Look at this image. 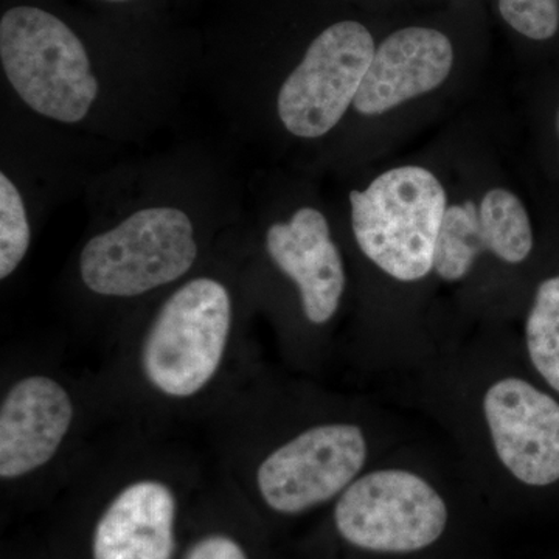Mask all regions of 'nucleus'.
Returning <instances> with one entry per match:
<instances>
[{
    "mask_svg": "<svg viewBox=\"0 0 559 559\" xmlns=\"http://www.w3.org/2000/svg\"><path fill=\"white\" fill-rule=\"evenodd\" d=\"M558 130H559V117H558Z\"/></svg>",
    "mask_w": 559,
    "mask_h": 559,
    "instance_id": "obj_20",
    "label": "nucleus"
},
{
    "mask_svg": "<svg viewBox=\"0 0 559 559\" xmlns=\"http://www.w3.org/2000/svg\"><path fill=\"white\" fill-rule=\"evenodd\" d=\"M272 266L296 286L301 312L312 325H325L340 311L347 275L325 213L312 205L270 221L261 235Z\"/></svg>",
    "mask_w": 559,
    "mask_h": 559,
    "instance_id": "obj_9",
    "label": "nucleus"
},
{
    "mask_svg": "<svg viewBox=\"0 0 559 559\" xmlns=\"http://www.w3.org/2000/svg\"><path fill=\"white\" fill-rule=\"evenodd\" d=\"M182 559H250L241 540L224 532L200 536L183 554Z\"/></svg>",
    "mask_w": 559,
    "mask_h": 559,
    "instance_id": "obj_18",
    "label": "nucleus"
},
{
    "mask_svg": "<svg viewBox=\"0 0 559 559\" xmlns=\"http://www.w3.org/2000/svg\"><path fill=\"white\" fill-rule=\"evenodd\" d=\"M485 423L496 455L528 487L559 480V403L516 377L500 378L484 395Z\"/></svg>",
    "mask_w": 559,
    "mask_h": 559,
    "instance_id": "obj_8",
    "label": "nucleus"
},
{
    "mask_svg": "<svg viewBox=\"0 0 559 559\" xmlns=\"http://www.w3.org/2000/svg\"><path fill=\"white\" fill-rule=\"evenodd\" d=\"M454 62L451 40L432 28L411 27L390 35L373 60L353 108L360 116H380L401 103L437 90Z\"/></svg>",
    "mask_w": 559,
    "mask_h": 559,
    "instance_id": "obj_12",
    "label": "nucleus"
},
{
    "mask_svg": "<svg viewBox=\"0 0 559 559\" xmlns=\"http://www.w3.org/2000/svg\"><path fill=\"white\" fill-rule=\"evenodd\" d=\"M488 252L481 231L479 207L463 202L447 209L433 253V272L447 282L468 275L480 253Z\"/></svg>",
    "mask_w": 559,
    "mask_h": 559,
    "instance_id": "obj_14",
    "label": "nucleus"
},
{
    "mask_svg": "<svg viewBox=\"0 0 559 559\" xmlns=\"http://www.w3.org/2000/svg\"><path fill=\"white\" fill-rule=\"evenodd\" d=\"M193 61L156 16L84 13L61 0H3L0 10L9 97L69 134L142 138L175 108Z\"/></svg>",
    "mask_w": 559,
    "mask_h": 559,
    "instance_id": "obj_1",
    "label": "nucleus"
},
{
    "mask_svg": "<svg viewBox=\"0 0 559 559\" xmlns=\"http://www.w3.org/2000/svg\"><path fill=\"white\" fill-rule=\"evenodd\" d=\"M179 500L156 477H142L114 495L95 522L92 559H175Z\"/></svg>",
    "mask_w": 559,
    "mask_h": 559,
    "instance_id": "obj_11",
    "label": "nucleus"
},
{
    "mask_svg": "<svg viewBox=\"0 0 559 559\" xmlns=\"http://www.w3.org/2000/svg\"><path fill=\"white\" fill-rule=\"evenodd\" d=\"M235 319V294L218 274L190 275L156 308L140 348L151 388L167 399L197 396L215 380Z\"/></svg>",
    "mask_w": 559,
    "mask_h": 559,
    "instance_id": "obj_3",
    "label": "nucleus"
},
{
    "mask_svg": "<svg viewBox=\"0 0 559 559\" xmlns=\"http://www.w3.org/2000/svg\"><path fill=\"white\" fill-rule=\"evenodd\" d=\"M533 367L559 392V275L540 283L525 323Z\"/></svg>",
    "mask_w": 559,
    "mask_h": 559,
    "instance_id": "obj_15",
    "label": "nucleus"
},
{
    "mask_svg": "<svg viewBox=\"0 0 559 559\" xmlns=\"http://www.w3.org/2000/svg\"><path fill=\"white\" fill-rule=\"evenodd\" d=\"M450 521L439 489L409 469L360 474L336 499L333 524L353 549L411 555L439 543Z\"/></svg>",
    "mask_w": 559,
    "mask_h": 559,
    "instance_id": "obj_5",
    "label": "nucleus"
},
{
    "mask_svg": "<svg viewBox=\"0 0 559 559\" xmlns=\"http://www.w3.org/2000/svg\"><path fill=\"white\" fill-rule=\"evenodd\" d=\"M91 190L94 218L75 267L81 288L97 299L175 288L200 266L213 235L245 215L229 162L198 146L121 165Z\"/></svg>",
    "mask_w": 559,
    "mask_h": 559,
    "instance_id": "obj_2",
    "label": "nucleus"
},
{
    "mask_svg": "<svg viewBox=\"0 0 559 559\" xmlns=\"http://www.w3.org/2000/svg\"><path fill=\"white\" fill-rule=\"evenodd\" d=\"M352 229L364 255L400 282L433 271V253L447 213L440 180L421 167L378 176L366 190L349 191Z\"/></svg>",
    "mask_w": 559,
    "mask_h": 559,
    "instance_id": "obj_4",
    "label": "nucleus"
},
{
    "mask_svg": "<svg viewBox=\"0 0 559 559\" xmlns=\"http://www.w3.org/2000/svg\"><path fill=\"white\" fill-rule=\"evenodd\" d=\"M94 10L121 16L153 17V9L159 0H84Z\"/></svg>",
    "mask_w": 559,
    "mask_h": 559,
    "instance_id": "obj_19",
    "label": "nucleus"
},
{
    "mask_svg": "<svg viewBox=\"0 0 559 559\" xmlns=\"http://www.w3.org/2000/svg\"><path fill=\"white\" fill-rule=\"evenodd\" d=\"M374 40L358 21H337L312 38L280 81L274 110L286 134L329 135L352 108L373 60Z\"/></svg>",
    "mask_w": 559,
    "mask_h": 559,
    "instance_id": "obj_6",
    "label": "nucleus"
},
{
    "mask_svg": "<svg viewBox=\"0 0 559 559\" xmlns=\"http://www.w3.org/2000/svg\"><path fill=\"white\" fill-rule=\"evenodd\" d=\"M481 231L488 252L506 263H522L533 249V230L528 213L516 194L495 189L479 205Z\"/></svg>",
    "mask_w": 559,
    "mask_h": 559,
    "instance_id": "obj_13",
    "label": "nucleus"
},
{
    "mask_svg": "<svg viewBox=\"0 0 559 559\" xmlns=\"http://www.w3.org/2000/svg\"><path fill=\"white\" fill-rule=\"evenodd\" d=\"M69 390L47 374L14 382L0 406V479L31 476L51 462L72 428Z\"/></svg>",
    "mask_w": 559,
    "mask_h": 559,
    "instance_id": "obj_10",
    "label": "nucleus"
},
{
    "mask_svg": "<svg viewBox=\"0 0 559 559\" xmlns=\"http://www.w3.org/2000/svg\"><path fill=\"white\" fill-rule=\"evenodd\" d=\"M500 14L530 39L546 40L559 28V0H500Z\"/></svg>",
    "mask_w": 559,
    "mask_h": 559,
    "instance_id": "obj_17",
    "label": "nucleus"
},
{
    "mask_svg": "<svg viewBox=\"0 0 559 559\" xmlns=\"http://www.w3.org/2000/svg\"><path fill=\"white\" fill-rule=\"evenodd\" d=\"M36 215L16 183L0 173V278L20 270L31 252Z\"/></svg>",
    "mask_w": 559,
    "mask_h": 559,
    "instance_id": "obj_16",
    "label": "nucleus"
},
{
    "mask_svg": "<svg viewBox=\"0 0 559 559\" xmlns=\"http://www.w3.org/2000/svg\"><path fill=\"white\" fill-rule=\"evenodd\" d=\"M369 459V441L358 425L325 423L301 430L261 460L257 491L283 516L307 513L337 499Z\"/></svg>",
    "mask_w": 559,
    "mask_h": 559,
    "instance_id": "obj_7",
    "label": "nucleus"
}]
</instances>
